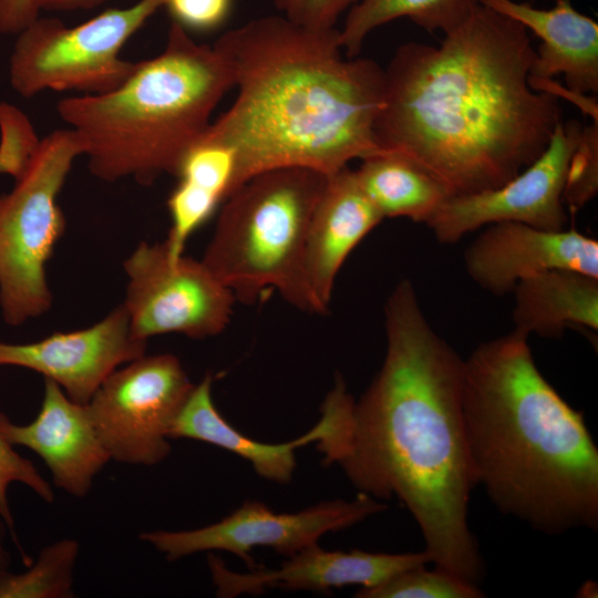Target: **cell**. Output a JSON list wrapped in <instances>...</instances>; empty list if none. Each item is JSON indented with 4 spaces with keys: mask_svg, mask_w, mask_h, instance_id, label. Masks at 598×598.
Masks as SVG:
<instances>
[{
    "mask_svg": "<svg viewBox=\"0 0 598 598\" xmlns=\"http://www.w3.org/2000/svg\"><path fill=\"white\" fill-rule=\"evenodd\" d=\"M514 330L527 337L559 338L567 328L598 331V277L571 269H550L517 282Z\"/></svg>",
    "mask_w": 598,
    "mask_h": 598,
    "instance_id": "19",
    "label": "cell"
},
{
    "mask_svg": "<svg viewBox=\"0 0 598 598\" xmlns=\"http://www.w3.org/2000/svg\"><path fill=\"white\" fill-rule=\"evenodd\" d=\"M164 0H138L124 9H107L75 27L56 18H40L17 35L9 80L21 96L45 90L104 94L121 85L135 63L120 52Z\"/></svg>",
    "mask_w": 598,
    "mask_h": 598,
    "instance_id": "8",
    "label": "cell"
},
{
    "mask_svg": "<svg viewBox=\"0 0 598 598\" xmlns=\"http://www.w3.org/2000/svg\"><path fill=\"white\" fill-rule=\"evenodd\" d=\"M598 189V122L582 127L579 144L575 151L567 184L564 204L576 212L592 199Z\"/></svg>",
    "mask_w": 598,
    "mask_h": 598,
    "instance_id": "26",
    "label": "cell"
},
{
    "mask_svg": "<svg viewBox=\"0 0 598 598\" xmlns=\"http://www.w3.org/2000/svg\"><path fill=\"white\" fill-rule=\"evenodd\" d=\"M439 47L409 42L384 69L374 123L381 152L403 155L452 195L511 181L547 147L557 95L536 90V51L519 22L477 2Z\"/></svg>",
    "mask_w": 598,
    "mask_h": 598,
    "instance_id": "2",
    "label": "cell"
},
{
    "mask_svg": "<svg viewBox=\"0 0 598 598\" xmlns=\"http://www.w3.org/2000/svg\"><path fill=\"white\" fill-rule=\"evenodd\" d=\"M79 554L74 539L43 548L24 573L0 578V598H65L72 596L73 568Z\"/></svg>",
    "mask_w": 598,
    "mask_h": 598,
    "instance_id": "23",
    "label": "cell"
},
{
    "mask_svg": "<svg viewBox=\"0 0 598 598\" xmlns=\"http://www.w3.org/2000/svg\"><path fill=\"white\" fill-rule=\"evenodd\" d=\"M478 2L519 22L542 40L530 70L532 86L563 75L567 92L580 96L598 93V23L577 11L570 0H556L551 9L514 0Z\"/></svg>",
    "mask_w": 598,
    "mask_h": 598,
    "instance_id": "18",
    "label": "cell"
},
{
    "mask_svg": "<svg viewBox=\"0 0 598 598\" xmlns=\"http://www.w3.org/2000/svg\"><path fill=\"white\" fill-rule=\"evenodd\" d=\"M0 174L17 178L38 150V137L31 122L18 107L0 103Z\"/></svg>",
    "mask_w": 598,
    "mask_h": 598,
    "instance_id": "25",
    "label": "cell"
},
{
    "mask_svg": "<svg viewBox=\"0 0 598 598\" xmlns=\"http://www.w3.org/2000/svg\"><path fill=\"white\" fill-rule=\"evenodd\" d=\"M214 45L238 92L202 140L234 151L230 194L267 171L303 167L330 176L381 152L374 123L384 69L348 56L338 29L267 16L225 32Z\"/></svg>",
    "mask_w": 598,
    "mask_h": 598,
    "instance_id": "3",
    "label": "cell"
},
{
    "mask_svg": "<svg viewBox=\"0 0 598 598\" xmlns=\"http://www.w3.org/2000/svg\"><path fill=\"white\" fill-rule=\"evenodd\" d=\"M359 598H481L478 585L468 582L444 569L426 565L402 570L370 588H360Z\"/></svg>",
    "mask_w": 598,
    "mask_h": 598,
    "instance_id": "24",
    "label": "cell"
},
{
    "mask_svg": "<svg viewBox=\"0 0 598 598\" xmlns=\"http://www.w3.org/2000/svg\"><path fill=\"white\" fill-rule=\"evenodd\" d=\"M517 330L464 359L471 471L493 505L536 532L598 528V448L584 413L538 370Z\"/></svg>",
    "mask_w": 598,
    "mask_h": 598,
    "instance_id": "4",
    "label": "cell"
},
{
    "mask_svg": "<svg viewBox=\"0 0 598 598\" xmlns=\"http://www.w3.org/2000/svg\"><path fill=\"white\" fill-rule=\"evenodd\" d=\"M179 360L146 355L115 370L86 403L111 460L155 465L171 452V429L190 394Z\"/></svg>",
    "mask_w": 598,
    "mask_h": 598,
    "instance_id": "9",
    "label": "cell"
},
{
    "mask_svg": "<svg viewBox=\"0 0 598 598\" xmlns=\"http://www.w3.org/2000/svg\"><path fill=\"white\" fill-rule=\"evenodd\" d=\"M383 363L351 413L318 446L360 493L396 497L435 567L480 586L484 560L468 525L475 487L463 416L464 359L432 328L409 279L384 307Z\"/></svg>",
    "mask_w": 598,
    "mask_h": 598,
    "instance_id": "1",
    "label": "cell"
},
{
    "mask_svg": "<svg viewBox=\"0 0 598 598\" xmlns=\"http://www.w3.org/2000/svg\"><path fill=\"white\" fill-rule=\"evenodd\" d=\"M146 346L133 336L121 305L85 329L55 332L30 343L0 342V367L33 370L74 402L86 404L115 370L145 354Z\"/></svg>",
    "mask_w": 598,
    "mask_h": 598,
    "instance_id": "13",
    "label": "cell"
},
{
    "mask_svg": "<svg viewBox=\"0 0 598 598\" xmlns=\"http://www.w3.org/2000/svg\"><path fill=\"white\" fill-rule=\"evenodd\" d=\"M125 300L133 336L181 333L203 339L229 323L234 293L205 266L183 255L172 256L165 243H141L124 261Z\"/></svg>",
    "mask_w": 598,
    "mask_h": 598,
    "instance_id": "10",
    "label": "cell"
},
{
    "mask_svg": "<svg viewBox=\"0 0 598 598\" xmlns=\"http://www.w3.org/2000/svg\"><path fill=\"white\" fill-rule=\"evenodd\" d=\"M233 0H164L172 21L186 31L209 32L221 27L231 11Z\"/></svg>",
    "mask_w": 598,
    "mask_h": 598,
    "instance_id": "28",
    "label": "cell"
},
{
    "mask_svg": "<svg viewBox=\"0 0 598 598\" xmlns=\"http://www.w3.org/2000/svg\"><path fill=\"white\" fill-rule=\"evenodd\" d=\"M386 508L367 494L353 501L323 502L297 513H276L259 502H246L224 519L192 530L144 532L140 538L177 560L199 551L224 550L256 568L250 551L264 546L291 557L318 544L330 532L355 525Z\"/></svg>",
    "mask_w": 598,
    "mask_h": 598,
    "instance_id": "11",
    "label": "cell"
},
{
    "mask_svg": "<svg viewBox=\"0 0 598 598\" xmlns=\"http://www.w3.org/2000/svg\"><path fill=\"white\" fill-rule=\"evenodd\" d=\"M478 0H360L349 9L340 32L344 53L358 56L365 38L378 27L406 17L429 32L457 27Z\"/></svg>",
    "mask_w": 598,
    "mask_h": 598,
    "instance_id": "22",
    "label": "cell"
},
{
    "mask_svg": "<svg viewBox=\"0 0 598 598\" xmlns=\"http://www.w3.org/2000/svg\"><path fill=\"white\" fill-rule=\"evenodd\" d=\"M7 525L4 520L0 516V578L8 573V565H9V554L4 547V532Z\"/></svg>",
    "mask_w": 598,
    "mask_h": 598,
    "instance_id": "32",
    "label": "cell"
},
{
    "mask_svg": "<svg viewBox=\"0 0 598 598\" xmlns=\"http://www.w3.org/2000/svg\"><path fill=\"white\" fill-rule=\"evenodd\" d=\"M597 594H598L597 582L587 580L576 591V597H579V598H594L595 597L596 598L598 596Z\"/></svg>",
    "mask_w": 598,
    "mask_h": 598,
    "instance_id": "33",
    "label": "cell"
},
{
    "mask_svg": "<svg viewBox=\"0 0 598 598\" xmlns=\"http://www.w3.org/2000/svg\"><path fill=\"white\" fill-rule=\"evenodd\" d=\"M582 125L559 121L545 151L499 187L452 195L426 223L442 244H453L484 226L517 221L537 228H567L564 192Z\"/></svg>",
    "mask_w": 598,
    "mask_h": 598,
    "instance_id": "12",
    "label": "cell"
},
{
    "mask_svg": "<svg viewBox=\"0 0 598 598\" xmlns=\"http://www.w3.org/2000/svg\"><path fill=\"white\" fill-rule=\"evenodd\" d=\"M39 10L72 11L91 9L106 0H35Z\"/></svg>",
    "mask_w": 598,
    "mask_h": 598,
    "instance_id": "31",
    "label": "cell"
},
{
    "mask_svg": "<svg viewBox=\"0 0 598 598\" xmlns=\"http://www.w3.org/2000/svg\"><path fill=\"white\" fill-rule=\"evenodd\" d=\"M210 374L194 385L171 429V439H192L227 450L249 462L264 478L287 483L295 467V451L316 443L322 432L321 420L307 433L286 443H262L237 431L217 411L212 395Z\"/></svg>",
    "mask_w": 598,
    "mask_h": 598,
    "instance_id": "20",
    "label": "cell"
},
{
    "mask_svg": "<svg viewBox=\"0 0 598 598\" xmlns=\"http://www.w3.org/2000/svg\"><path fill=\"white\" fill-rule=\"evenodd\" d=\"M289 558L278 568L256 567L248 573H236L210 554L208 564L217 596L258 595L272 588L313 591L351 585L370 588L402 570L431 564V556L425 549L386 554L360 549L327 550L318 544Z\"/></svg>",
    "mask_w": 598,
    "mask_h": 598,
    "instance_id": "15",
    "label": "cell"
},
{
    "mask_svg": "<svg viewBox=\"0 0 598 598\" xmlns=\"http://www.w3.org/2000/svg\"><path fill=\"white\" fill-rule=\"evenodd\" d=\"M360 0H274L280 14L310 29L334 28L340 16Z\"/></svg>",
    "mask_w": 598,
    "mask_h": 598,
    "instance_id": "29",
    "label": "cell"
},
{
    "mask_svg": "<svg viewBox=\"0 0 598 598\" xmlns=\"http://www.w3.org/2000/svg\"><path fill=\"white\" fill-rule=\"evenodd\" d=\"M38 17L35 0H0L1 34H18Z\"/></svg>",
    "mask_w": 598,
    "mask_h": 598,
    "instance_id": "30",
    "label": "cell"
},
{
    "mask_svg": "<svg viewBox=\"0 0 598 598\" xmlns=\"http://www.w3.org/2000/svg\"><path fill=\"white\" fill-rule=\"evenodd\" d=\"M361 161L357 178L383 218L426 224L452 196L441 181L403 155L379 152Z\"/></svg>",
    "mask_w": 598,
    "mask_h": 598,
    "instance_id": "21",
    "label": "cell"
},
{
    "mask_svg": "<svg viewBox=\"0 0 598 598\" xmlns=\"http://www.w3.org/2000/svg\"><path fill=\"white\" fill-rule=\"evenodd\" d=\"M81 155L78 134L55 130L41 138L13 188L0 195V306L11 326L51 307L45 265L65 230L58 196Z\"/></svg>",
    "mask_w": 598,
    "mask_h": 598,
    "instance_id": "7",
    "label": "cell"
},
{
    "mask_svg": "<svg viewBox=\"0 0 598 598\" xmlns=\"http://www.w3.org/2000/svg\"><path fill=\"white\" fill-rule=\"evenodd\" d=\"M12 482L27 485L48 503L53 502V491L35 466L14 452L12 446L0 437V516L10 530H13V518L9 508L7 491Z\"/></svg>",
    "mask_w": 598,
    "mask_h": 598,
    "instance_id": "27",
    "label": "cell"
},
{
    "mask_svg": "<svg viewBox=\"0 0 598 598\" xmlns=\"http://www.w3.org/2000/svg\"><path fill=\"white\" fill-rule=\"evenodd\" d=\"M384 218L349 166L328 176L310 217L303 275L318 313L328 309L337 275L350 252Z\"/></svg>",
    "mask_w": 598,
    "mask_h": 598,
    "instance_id": "17",
    "label": "cell"
},
{
    "mask_svg": "<svg viewBox=\"0 0 598 598\" xmlns=\"http://www.w3.org/2000/svg\"><path fill=\"white\" fill-rule=\"evenodd\" d=\"M231 87L217 48L197 43L172 21L163 51L135 63L121 85L64 97L56 112L78 134L92 175L105 182L131 177L147 186L164 174L176 175Z\"/></svg>",
    "mask_w": 598,
    "mask_h": 598,
    "instance_id": "5",
    "label": "cell"
},
{
    "mask_svg": "<svg viewBox=\"0 0 598 598\" xmlns=\"http://www.w3.org/2000/svg\"><path fill=\"white\" fill-rule=\"evenodd\" d=\"M464 265L485 291L504 296L517 282L550 269L598 277V243L576 229L548 230L517 221L487 225L468 245Z\"/></svg>",
    "mask_w": 598,
    "mask_h": 598,
    "instance_id": "14",
    "label": "cell"
},
{
    "mask_svg": "<svg viewBox=\"0 0 598 598\" xmlns=\"http://www.w3.org/2000/svg\"><path fill=\"white\" fill-rule=\"evenodd\" d=\"M0 437L33 451L50 470L54 485L74 497L86 496L94 477L111 461L87 405L74 402L48 379L37 417L20 425L0 413Z\"/></svg>",
    "mask_w": 598,
    "mask_h": 598,
    "instance_id": "16",
    "label": "cell"
},
{
    "mask_svg": "<svg viewBox=\"0 0 598 598\" xmlns=\"http://www.w3.org/2000/svg\"><path fill=\"white\" fill-rule=\"evenodd\" d=\"M328 176L303 167L260 173L224 202L202 261L243 302L277 290L317 312L303 275L305 244Z\"/></svg>",
    "mask_w": 598,
    "mask_h": 598,
    "instance_id": "6",
    "label": "cell"
}]
</instances>
